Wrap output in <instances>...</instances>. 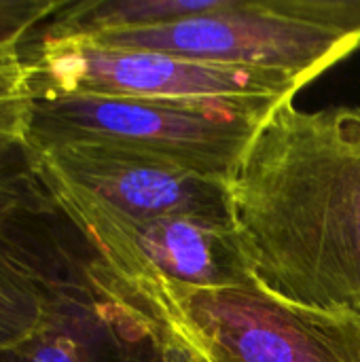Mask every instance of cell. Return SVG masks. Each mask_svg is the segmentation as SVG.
Returning <instances> with one entry per match:
<instances>
[{"mask_svg": "<svg viewBox=\"0 0 360 362\" xmlns=\"http://www.w3.org/2000/svg\"><path fill=\"white\" fill-rule=\"evenodd\" d=\"M231 233L255 284L360 314V108L276 106L227 180Z\"/></svg>", "mask_w": 360, "mask_h": 362, "instance_id": "obj_1", "label": "cell"}, {"mask_svg": "<svg viewBox=\"0 0 360 362\" xmlns=\"http://www.w3.org/2000/svg\"><path fill=\"white\" fill-rule=\"evenodd\" d=\"M112 282L159 344L193 362H360L354 312L306 308L257 284Z\"/></svg>", "mask_w": 360, "mask_h": 362, "instance_id": "obj_2", "label": "cell"}, {"mask_svg": "<svg viewBox=\"0 0 360 362\" xmlns=\"http://www.w3.org/2000/svg\"><path fill=\"white\" fill-rule=\"evenodd\" d=\"M110 276L21 142L0 153V352L106 295Z\"/></svg>", "mask_w": 360, "mask_h": 362, "instance_id": "obj_3", "label": "cell"}, {"mask_svg": "<svg viewBox=\"0 0 360 362\" xmlns=\"http://www.w3.org/2000/svg\"><path fill=\"white\" fill-rule=\"evenodd\" d=\"M32 89L138 98L255 117L295 100L303 83L280 72L197 62L172 53L30 34L19 49Z\"/></svg>", "mask_w": 360, "mask_h": 362, "instance_id": "obj_4", "label": "cell"}, {"mask_svg": "<svg viewBox=\"0 0 360 362\" xmlns=\"http://www.w3.org/2000/svg\"><path fill=\"white\" fill-rule=\"evenodd\" d=\"M25 144L45 151L59 144H93L159 157L229 180L252 140L255 117L138 98L59 93L32 89Z\"/></svg>", "mask_w": 360, "mask_h": 362, "instance_id": "obj_5", "label": "cell"}, {"mask_svg": "<svg viewBox=\"0 0 360 362\" xmlns=\"http://www.w3.org/2000/svg\"><path fill=\"white\" fill-rule=\"evenodd\" d=\"M55 38L280 72L301 81L303 87L360 47V36L289 15L284 0H214L208 13L174 23Z\"/></svg>", "mask_w": 360, "mask_h": 362, "instance_id": "obj_6", "label": "cell"}, {"mask_svg": "<svg viewBox=\"0 0 360 362\" xmlns=\"http://www.w3.org/2000/svg\"><path fill=\"white\" fill-rule=\"evenodd\" d=\"M38 168L62 210L117 282L166 280L204 288L255 284L231 229L185 218H129L83 193L40 159Z\"/></svg>", "mask_w": 360, "mask_h": 362, "instance_id": "obj_7", "label": "cell"}, {"mask_svg": "<svg viewBox=\"0 0 360 362\" xmlns=\"http://www.w3.org/2000/svg\"><path fill=\"white\" fill-rule=\"evenodd\" d=\"M34 153L51 172L129 218H185L231 229L223 178L110 146L59 144Z\"/></svg>", "mask_w": 360, "mask_h": 362, "instance_id": "obj_8", "label": "cell"}, {"mask_svg": "<svg viewBox=\"0 0 360 362\" xmlns=\"http://www.w3.org/2000/svg\"><path fill=\"white\" fill-rule=\"evenodd\" d=\"M161 346L129 310L112 278L106 295L59 316L0 362H157Z\"/></svg>", "mask_w": 360, "mask_h": 362, "instance_id": "obj_9", "label": "cell"}, {"mask_svg": "<svg viewBox=\"0 0 360 362\" xmlns=\"http://www.w3.org/2000/svg\"><path fill=\"white\" fill-rule=\"evenodd\" d=\"M30 70L21 57L0 64V153L25 142L32 112Z\"/></svg>", "mask_w": 360, "mask_h": 362, "instance_id": "obj_10", "label": "cell"}, {"mask_svg": "<svg viewBox=\"0 0 360 362\" xmlns=\"http://www.w3.org/2000/svg\"><path fill=\"white\" fill-rule=\"evenodd\" d=\"M59 6L51 0H0V64L21 57L25 38Z\"/></svg>", "mask_w": 360, "mask_h": 362, "instance_id": "obj_11", "label": "cell"}, {"mask_svg": "<svg viewBox=\"0 0 360 362\" xmlns=\"http://www.w3.org/2000/svg\"><path fill=\"white\" fill-rule=\"evenodd\" d=\"M159 346H161V354H159L157 362H193L185 352H180L172 346H166V344H159Z\"/></svg>", "mask_w": 360, "mask_h": 362, "instance_id": "obj_12", "label": "cell"}]
</instances>
